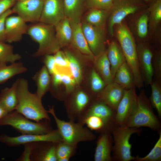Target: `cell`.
<instances>
[{
	"label": "cell",
	"instance_id": "cell-23",
	"mask_svg": "<svg viewBox=\"0 0 161 161\" xmlns=\"http://www.w3.org/2000/svg\"><path fill=\"white\" fill-rule=\"evenodd\" d=\"M85 0H63L64 17L73 22L80 23Z\"/></svg>",
	"mask_w": 161,
	"mask_h": 161
},
{
	"label": "cell",
	"instance_id": "cell-24",
	"mask_svg": "<svg viewBox=\"0 0 161 161\" xmlns=\"http://www.w3.org/2000/svg\"><path fill=\"white\" fill-rule=\"evenodd\" d=\"M113 82L125 89L135 87L133 72L126 61L117 69L114 77Z\"/></svg>",
	"mask_w": 161,
	"mask_h": 161
},
{
	"label": "cell",
	"instance_id": "cell-46",
	"mask_svg": "<svg viewBox=\"0 0 161 161\" xmlns=\"http://www.w3.org/2000/svg\"><path fill=\"white\" fill-rule=\"evenodd\" d=\"M35 143H30L24 145V150L21 157L19 159L20 160L31 161V156Z\"/></svg>",
	"mask_w": 161,
	"mask_h": 161
},
{
	"label": "cell",
	"instance_id": "cell-52",
	"mask_svg": "<svg viewBox=\"0 0 161 161\" xmlns=\"http://www.w3.org/2000/svg\"></svg>",
	"mask_w": 161,
	"mask_h": 161
},
{
	"label": "cell",
	"instance_id": "cell-10",
	"mask_svg": "<svg viewBox=\"0 0 161 161\" xmlns=\"http://www.w3.org/2000/svg\"><path fill=\"white\" fill-rule=\"evenodd\" d=\"M95 100L92 101L89 95L83 90L75 92L66 106L67 114L69 120L80 121Z\"/></svg>",
	"mask_w": 161,
	"mask_h": 161
},
{
	"label": "cell",
	"instance_id": "cell-32",
	"mask_svg": "<svg viewBox=\"0 0 161 161\" xmlns=\"http://www.w3.org/2000/svg\"><path fill=\"white\" fill-rule=\"evenodd\" d=\"M64 52L69 61L70 74L75 80L76 85H79L83 78L80 63L77 58L70 52L66 51Z\"/></svg>",
	"mask_w": 161,
	"mask_h": 161
},
{
	"label": "cell",
	"instance_id": "cell-25",
	"mask_svg": "<svg viewBox=\"0 0 161 161\" xmlns=\"http://www.w3.org/2000/svg\"><path fill=\"white\" fill-rule=\"evenodd\" d=\"M18 80L10 87H6L0 93V103L9 113L16 110L18 103L17 96Z\"/></svg>",
	"mask_w": 161,
	"mask_h": 161
},
{
	"label": "cell",
	"instance_id": "cell-50",
	"mask_svg": "<svg viewBox=\"0 0 161 161\" xmlns=\"http://www.w3.org/2000/svg\"><path fill=\"white\" fill-rule=\"evenodd\" d=\"M146 4L148 5H149L151 3L153 2L156 0H143Z\"/></svg>",
	"mask_w": 161,
	"mask_h": 161
},
{
	"label": "cell",
	"instance_id": "cell-8",
	"mask_svg": "<svg viewBox=\"0 0 161 161\" xmlns=\"http://www.w3.org/2000/svg\"><path fill=\"white\" fill-rule=\"evenodd\" d=\"M147 5L143 0H114L108 18V30L111 36L114 27L127 16L142 11Z\"/></svg>",
	"mask_w": 161,
	"mask_h": 161
},
{
	"label": "cell",
	"instance_id": "cell-6",
	"mask_svg": "<svg viewBox=\"0 0 161 161\" xmlns=\"http://www.w3.org/2000/svg\"><path fill=\"white\" fill-rule=\"evenodd\" d=\"M141 131L139 128L126 126L117 125L114 128L111 132L114 143L112 150L113 160H134L135 157L131 155L132 145L129 140L132 135L140 134Z\"/></svg>",
	"mask_w": 161,
	"mask_h": 161
},
{
	"label": "cell",
	"instance_id": "cell-11",
	"mask_svg": "<svg viewBox=\"0 0 161 161\" xmlns=\"http://www.w3.org/2000/svg\"><path fill=\"white\" fill-rule=\"evenodd\" d=\"M139 66L144 84L150 85L153 80V58L154 52L149 44L139 42L137 44Z\"/></svg>",
	"mask_w": 161,
	"mask_h": 161
},
{
	"label": "cell",
	"instance_id": "cell-1",
	"mask_svg": "<svg viewBox=\"0 0 161 161\" xmlns=\"http://www.w3.org/2000/svg\"><path fill=\"white\" fill-rule=\"evenodd\" d=\"M17 96L18 103L15 110L27 119L36 122L43 120L49 121L50 118L40 99L35 93L29 89L27 80L23 78L17 79Z\"/></svg>",
	"mask_w": 161,
	"mask_h": 161
},
{
	"label": "cell",
	"instance_id": "cell-30",
	"mask_svg": "<svg viewBox=\"0 0 161 161\" xmlns=\"http://www.w3.org/2000/svg\"><path fill=\"white\" fill-rule=\"evenodd\" d=\"M110 11L97 9H90L85 16L84 21L93 26L105 29Z\"/></svg>",
	"mask_w": 161,
	"mask_h": 161
},
{
	"label": "cell",
	"instance_id": "cell-33",
	"mask_svg": "<svg viewBox=\"0 0 161 161\" xmlns=\"http://www.w3.org/2000/svg\"><path fill=\"white\" fill-rule=\"evenodd\" d=\"M149 13V29L154 30L161 21V0H156L147 8Z\"/></svg>",
	"mask_w": 161,
	"mask_h": 161
},
{
	"label": "cell",
	"instance_id": "cell-4",
	"mask_svg": "<svg viewBox=\"0 0 161 161\" xmlns=\"http://www.w3.org/2000/svg\"><path fill=\"white\" fill-rule=\"evenodd\" d=\"M125 126L138 128L145 127L154 131L161 130V123L154 114L149 99L144 90L141 89L138 95L136 107Z\"/></svg>",
	"mask_w": 161,
	"mask_h": 161
},
{
	"label": "cell",
	"instance_id": "cell-38",
	"mask_svg": "<svg viewBox=\"0 0 161 161\" xmlns=\"http://www.w3.org/2000/svg\"><path fill=\"white\" fill-rule=\"evenodd\" d=\"M90 82L92 92L95 96L96 98L104 89L106 84L96 70L95 69H92L91 72Z\"/></svg>",
	"mask_w": 161,
	"mask_h": 161
},
{
	"label": "cell",
	"instance_id": "cell-51",
	"mask_svg": "<svg viewBox=\"0 0 161 161\" xmlns=\"http://www.w3.org/2000/svg\"><path fill=\"white\" fill-rule=\"evenodd\" d=\"M25 0H16V1H25Z\"/></svg>",
	"mask_w": 161,
	"mask_h": 161
},
{
	"label": "cell",
	"instance_id": "cell-7",
	"mask_svg": "<svg viewBox=\"0 0 161 161\" xmlns=\"http://www.w3.org/2000/svg\"><path fill=\"white\" fill-rule=\"evenodd\" d=\"M47 121L32 122L15 110L0 120V126H10L21 134H44L53 130Z\"/></svg>",
	"mask_w": 161,
	"mask_h": 161
},
{
	"label": "cell",
	"instance_id": "cell-19",
	"mask_svg": "<svg viewBox=\"0 0 161 161\" xmlns=\"http://www.w3.org/2000/svg\"><path fill=\"white\" fill-rule=\"evenodd\" d=\"M94 154L95 161H112L111 156L113 140L111 134H100L96 143Z\"/></svg>",
	"mask_w": 161,
	"mask_h": 161
},
{
	"label": "cell",
	"instance_id": "cell-42",
	"mask_svg": "<svg viewBox=\"0 0 161 161\" xmlns=\"http://www.w3.org/2000/svg\"><path fill=\"white\" fill-rule=\"evenodd\" d=\"M152 64L154 80L161 83V52L160 50L154 52Z\"/></svg>",
	"mask_w": 161,
	"mask_h": 161
},
{
	"label": "cell",
	"instance_id": "cell-43",
	"mask_svg": "<svg viewBox=\"0 0 161 161\" xmlns=\"http://www.w3.org/2000/svg\"><path fill=\"white\" fill-rule=\"evenodd\" d=\"M60 72L61 74L62 83L65 87L66 93L67 94H71L74 91L76 85L75 80L70 73L66 71Z\"/></svg>",
	"mask_w": 161,
	"mask_h": 161
},
{
	"label": "cell",
	"instance_id": "cell-26",
	"mask_svg": "<svg viewBox=\"0 0 161 161\" xmlns=\"http://www.w3.org/2000/svg\"><path fill=\"white\" fill-rule=\"evenodd\" d=\"M50 75L44 65L35 73L32 78L37 86L35 93L41 99L49 89L51 82Z\"/></svg>",
	"mask_w": 161,
	"mask_h": 161
},
{
	"label": "cell",
	"instance_id": "cell-3",
	"mask_svg": "<svg viewBox=\"0 0 161 161\" xmlns=\"http://www.w3.org/2000/svg\"><path fill=\"white\" fill-rule=\"evenodd\" d=\"M27 34L38 45V49L33 54L34 57L54 54L60 50L53 25L36 22L28 26Z\"/></svg>",
	"mask_w": 161,
	"mask_h": 161
},
{
	"label": "cell",
	"instance_id": "cell-22",
	"mask_svg": "<svg viewBox=\"0 0 161 161\" xmlns=\"http://www.w3.org/2000/svg\"><path fill=\"white\" fill-rule=\"evenodd\" d=\"M106 51L114 78L117 69L126 61L125 58L119 45L115 41L109 43Z\"/></svg>",
	"mask_w": 161,
	"mask_h": 161
},
{
	"label": "cell",
	"instance_id": "cell-41",
	"mask_svg": "<svg viewBox=\"0 0 161 161\" xmlns=\"http://www.w3.org/2000/svg\"><path fill=\"white\" fill-rule=\"evenodd\" d=\"M114 0H86V6L90 9H97L110 11Z\"/></svg>",
	"mask_w": 161,
	"mask_h": 161
},
{
	"label": "cell",
	"instance_id": "cell-34",
	"mask_svg": "<svg viewBox=\"0 0 161 161\" xmlns=\"http://www.w3.org/2000/svg\"><path fill=\"white\" fill-rule=\"evenodd\" d=\"M77 146L63 141L57 143L56 154L57 161H68L76 153Z\"/></svg>",
	"mask_w": 161,
	"mask_h": 161
},
{
	"label": "cell",
	"instance_id": "cell-16",
	"mask_svg": "<svg viewBox=\"0 0 161 161\" xmlns=\"http://www.w3.org/2000/svg\"><path fill=\"white\" fill-rule=\"evenodd\" d=\"M18 15L8 16L5 21V42L9 43L18 42L27 34L28 26Z\"/></svg>",
	"mask_w": 161,
	"mask_h": 161
},
{
	"label": "cell",
	"instance_id": "cell-20",
	"mask_svg": "<svg viewBox=\"0 0 161 161\" xmlns=\"http://www.w3.org/2000/svg\"><path fill=\"white\" fill-rule=\"evenodd\" d=\"M70 22L72 29L70 44L82 53L88 56L94 62L95 58L88 45L82 30L81 23Z\"/></svg>",
	"mask_w": 161,
	"mask_h": 161
},
{
	"label": "cell",
	"instance_id": "cell-49",
	"mask_svg": "<svg viewBox=\"0 0 161 161\" xmlns=\"http://www.w3.org/2000/svg\"><path fill=\"white\" fill-rule=\"evenodd\" d=\"M9 112L0 103V120L6 116Z\"/></svg>",
	"mask_w": 161,
	"mask_h": 161
},
{
	"label": "cell",
	"instance_id": "cell-2",
	"mask_svg": "<svg viewBox=\"0 0 161 161\" xmlns=\"http://www.w3.org/2000/svg\"><path fill=\"white\" fill-rule=\"evenodd\" d=\"M115 26V32L119 45L126 62L133 72L135 86L140 89L143 87L144 83L139 69L135 40L128 26L123 21Z\"/></svg>",
	"mask_w": 161,
	"mask_h": 161
},
{
	"label": "cell",
	"instance_id": "cell-27",
	"mask_svg": "<svg viewBox=\"0 0 161 161\" xmlns=\"http://www.w3.org/2000/svg\"><path fill=\"white\" fill-rule=\"evenodd\" d=\"M93 63L95 69L106 85L113 82L114 78L106 50L96 57Z\"/></svg>",
	"mask_w": 161,
	"mask_h": 161
},
{
	"label": "cell",
	"instance_id": "cell-29",
	"mask_svg": "<svg viewBox=\"0 0 161 161\" xmlns=\"http://www.w3.org/2000/svg\"><path fill=\"white\" fill-rule=\"evenodd\" d=\"M27 70V68L21 62H15L9 65L7 63H0V84Z\"/></svg>",
	"mask_w": 161,
	"mask_h": 161
},
{
	"label": "cell",
	"instance_id": "cell-12",
	"mask_svg": "<svg viewBox=\"0 0 161 161\" xmlns=\"http://www.w3.org/2000/svg\"><path fill=\"white\" fill-rule=\"evenodd\" d=\"M82 30L89 47L95 58L105 51V29L81 23Z\"/></svg>",
	"mask_w": 161,
	"mask_h": 161
},
{
	"label": "cell",
	"instance_id": "cell-28",
	"mask_svg": "<svg viewBox=\"0 0 161 161\" xmlns=\"http://www.w3.org/2000/svg\"><path fill=\"white\" fill-rule=\"evenodd\" d=\"M54 27L56 37L60 48L70 44L72 29L69 20L64 17Z\"/></svg>",
	"mask_w": 161,
	"mask_h": 161
},
{
	"label": "cell",
	"instance_id": "cell-13",
	"mask_svg": "<svg viewBox=\"0 0 161 161\" xmlns=\"http://www.w3.org/2000/svg\"><path fill=\"white\" fill-rule=\"evenodd\" d=\"M43 0L16 1L12 8L14 13L26 23L39 22L44 3Z\"/></svg>",
	"mask_w": 161,
	"mask_h": 161
},
{
	"label": "cell",
	"instance_id": "cell-18",
	"mask_svg": "<svg viewBox=\"0 0 161 161\" xmlns=\"http://www.w3.org/2000/svg\"><path fill=\"white\" fill-rule=\"evenodd\" d=\"M125 90L124 89L113 82L106 85L95 99L103 102L116 111Z\"/></svg>",
	"mask_w": 161,
	"mask_h": 161
},
{
	"label": "cell",
	"instance_id": "cell-31",
	"mask_svg": "<svg viewBox=\"0 0 161 161\" xmlns=\"http://www.w3.org/2000/svg\"><path fill=\"white\" fill-rule=\"evenodd\" d=\"M78 122L84 125H86L91 131L100 134L111 133L104 121L97 116L92 115H86Z\"/></svg>",
	"mask_w": 161,
	"mask_h": 161
},
{
	"label": "cell",
	"instance_id": "cell-17",
	"mask_svg": "<svg viewBox=\"0 0 161 161\" xmlns=\"http://www.w3.org/2000/svg\"><path fill=\"white\" fill-rule=\"evenodd\" d=\"M116 113L115 110L103 102L95 99L84 116L92 115L100 117L104 121L111 134L114 128L117 125L115 121Z\"/></svg>",
	"mask_w": 161,
	"mask_h": 161
},
{
	"label": "cell",
	"instance_id": "cell-5",
	"mask_svg": "<svg viewBox=\"0 0 161 161\" xmlns=\"http://www.w3.org/2000/svg\"><path fill=\"white\" fill-rule=\"evenodd\" d=\"M48 112L53 118L62 141L77 146L80 142L92 141L96 139V135L80 123L69 120L67 121L59 118L53 106L49 108Z\"/></svg>",
	"mask_w": 161,
	"mask_h": 161
},
{
	"label": "cell",
	"instance_id": "cell-44",
	"mask_svg": "<svg viewBox=\"0 0 161 161\" xmlns=\"http://www.w3.org/2000/svg\"><path fill=\"white\" fill-rule=\"evenodd\" d=\"M12 9H10L0 16V41L5 42V21L7 18L13 13Z\"/></svg>",
	"mask_w": 161,
	"mask_h": 161
},
{
	"label": "cell",
	"instance_id": "cell-40",
	"mask_svg": "<svg viewBox=\"0 0 161 161\" xmlns=\"http://www.w3.org/2000/svg\"><path fill=\"white\" fill-rule=\"evenodd\" d=\"M54 55L56 69L61 72L69 69V62L65 52L58 50Z\"/></svg>",
	"mask_w": 161,
	"mask_h": 161
},
{
	"label": "cell",
	"instance_id": "cell-48",
	"mask_svg": "<svg viewBox=\"0 0 161 161\" xmlns=\"http://www.w3.org/2000/svg\"><path fill=\"white\" fill-rule=\"evenodd\" d=\"M52 75L51 82L54 87L57 88L62 83L61 73L58 71Z\"/></svg>",
	"mask_w": 161,
	"mask_h": 161
},
{
	"label": "cell",
	"instance_id": "cell-37",
	"mask_svg": "<svg viewBox=\"0 0 161 161\" xmlns=\"http://www.w3.org/2000/svg\"><path fill=\"white\" fill-rule=\"evenodd\" d=\"M137 19L136 31L139 38L145 39L148 35L149 30V13L148 9H144Z\"/></svg>",
	"mask_w": 161,
	"mask_h": 161
},
{
	"label": "cell",
	"instance_id": "cell-47",
	"mask_svg": "<svg viewBox=\"0 0 161 161\" xmlns=\"http://www.w3.org/2000/svg\"><path fill=\"white\" fill-rule=\"evenodd\" d=\"M16 0H0V16L14 5Z\"/></svg>",
	"mask_w": 161,
	"mask_h": 161
},
{
	"label": "cell",
	"instance_id": "cell-21",
	"mask_svg": "<svg viewBox=\"0 0 161 161\" xmlns=\"http://www.w3.org/2000/svg\"><path fill=\"white\" fill-rule=\"evenodd\" d=\"M57 143L42 142L36 143L31 160L57 161L56 145Z\"/></svg>",
	"mask_w": 161,
	"mask_h": 161
},
{
	"label": "cell",
	"instance_id": "cell-9",
	"mask_svg": "<svg viewBox=\"0 0 161 161\" xmlns=\"http://www.w3.org/2000/svg\"><path fill=\"white\" fill-rule=\"evenodd\" d=\"M0 141L11 147L42 142L58 143L62 141L57 129L53 130L44 134H21L16 137H10L6 135L0 136Z\"/></svg>",
	"mask_w": 161,
	"mask_h": 161
},
{
	"label": "cell",
	"instance_id": "cell-35",
	"mask_svg": "<svg viewBox=\"0 0 161 161\" xmlns=\"http://www.w3.org/2000/svg\"><path fill=\"white\" fill-rule=\"evenodd\" d=\"M21 58L20 55L14 52L12 46L5 42L0 41V63H13Z\"/></svg>",
	"mask_w": 161,
	"mask_h": 161
},
{
	"label": "cell",
	"instance_id": "cell-14",
	"mask_svg": "<svg viewBox=\"0 0 161 161\" xmlns=\"http://www.w3.org/2000/svg\"><path fill=\"white\" fill-rule=\"evenodd\" d=\"M137 96L135 87L125 89L123 97L116 110L115 121L117 125L126 126L136 107Z\"/></svg>",
	"mask_w": 161,
	"mask_h": 161
},
{
	"label": "cell",
	"instance_id": "cell-39",
	"mask_svg": "<svg viewBox=\"0 0 161 161\" xmlns=\"http://www.w3.org/2000/svg\"><path fill=\"white\" fill-rule=\"evenodd\" d=\"M159 131V138L148 154L143 157H135V161H160L161 160V131Z\"/></svg>",
	"mask_w": 161,
	"mask_h": 161
},
{
	"label": "cell",
	"instance_id": "cell-36",
	"mask_svg": "<svg viewBox=\"0 0 161 161\" xmlns=\"http://www.w3.org/2000/svg\"><path fill=\"white\" fill-rule=\"evenodd\" d=\"M150 85L151 94L149 100L153 108L156 110L159 118H161V83L153 80Z\"/></svg>",
	"mask_w": 161,
	"mask_h": 161
},
{
	"label": "cell",
	"instance_id": "cell-45",
	"mask_svg": "<svg viewBox=\"0 0 161 161\" xmlns=\"http://www.w3.org/2000/svg\"><path fill=\"white\" fill-rule=\"evenodd\" d=\"M44 62L49 74L52 75L58 71L56 67L54 55L47 54L44 55Z\"/></svg>",
	"mask_w": 161,
	"mask_h": 161
},
{
	"label": "cell",
	"instance_id": "cell-15",
	"mask_svg": "<svg viewBox=\"0 0 161 161\" xmlns=\"http://www.w3.org/2000/svg\"><path fill=\"white\" fill-rule=\"evenodd\" d=\"M64 17L63 0H44L39 22L55 26Z\"/></svg>",
	"mask_w": 161,
	"mask_h": 161
}]
</instances>
